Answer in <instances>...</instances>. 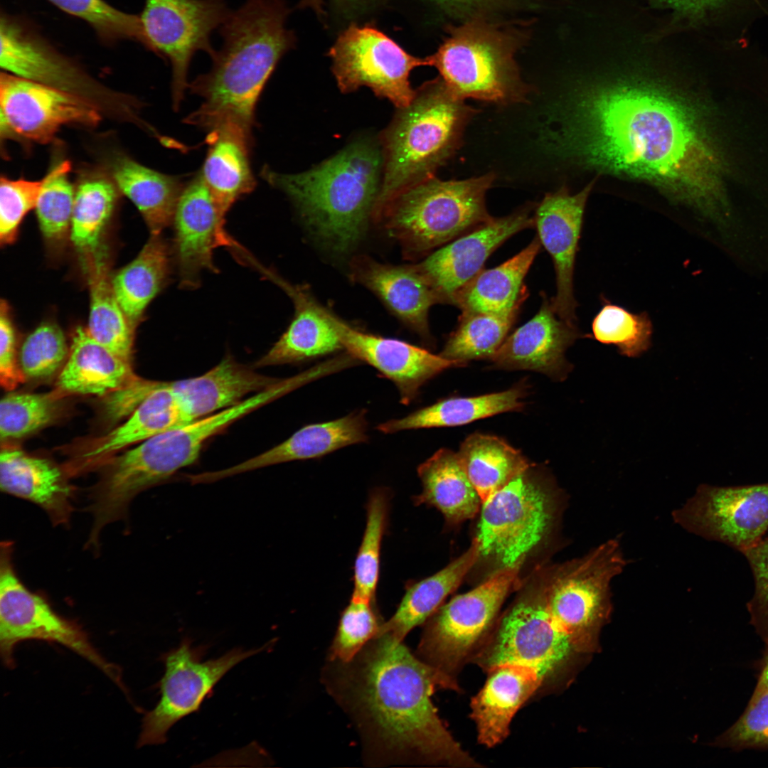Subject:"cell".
<instances>
[{
    "instance_id": "obj_3",
    "label": "cell",
    "mask_w": 768,
    "mask_h": 768,
    "mask_svg": "<svg viewBox=\"0 0 768 768\" xmlns=\"http://www.w3.org/2000/svg\"><path fill=\"white\" fill-rule=\"evenodd\" d=\"M282 0H246L219 28L210 70L189 85L202 99L184 122L206 131L234 127L251 136L260 95L294 38Z\"/></svg>"
},
{
    "instance_id": "obj_42",
    "label": "cell",
    "mask_w": 768,
    "mask_h": 768,
    "mask_svg": "<svg viewBox=\"0 0 768 768\" xmlns=\"http://www.w3.org/2000/svg\"><path fill=\"white\" fill-rule=\"evenodd\" d=\"M518 311L462 312L456 330L439 355L464 365L471 360L491 359L507 338Z\"/></svg>"
},
{
    "instance_id": "obj_55",
    "label": "cell",
    "mask_w": 768,
    "mask_h": 768,
    "mask_svg": "<svg viewBox=\"0 0 768 768\" xmlns=\"http://www.w3.org/2000/svg\"><path fill=\"white\" fill-rule=\"evenodd\" d=\"M26 377L17 364L14 329L7 304L1 301L0 309V382L6 390L15 389Z\"/></svg>"
},
{
    "instance_id": "obj_41",
    "label": "cell",
    "mask_w": 768,
    "mask_h": 768,
    "mask_svg": "<svg viewBox=\"0 0 768 768\" xmlns=\"http://www.w3.org/2000/svg\"><path fill=\"white\" fill-rule=\"evenodd\" d=\"M695 26H711L724 41L747 39L752 26L768 17V0H656Z\"/></svg>"
},
{
    "instance_id": "obj_53",
    "label": "cell",
    "mask_w": 768,
    "mask_h": 768,
    "mask_svg": "<svg viewBox=\"0 0 768 768\" xmlns=\"http://www.w3.org/2000/svg\"><path fill=\"white\" fill-rule=\"evenodd\" d=\"M754 580V592L747 604L750 622L768 645V538L742 553Z\"/></svg>"
},
{
    "instance_id": "obj_17",
    "label": "cell",
    "mask_w": 768,
    "mask_h": 768,
    "mask_svg": "<svg viewBox=\"0 0 768 768\" xmlns=\"http://www.w3.org/2000/svg\"><path fill=\"white\" fill-rule=\"evenodd\" d=\"M1 131L47 143L64 125H95L100 108L76 94L8 73L0 77Z\"/></svg>"
},
{
    "instance_id": "obj_20",
    "label": "cell",
    "mask_w": 768,
    "mask_h": 768,
    "mask_svg": "<svg viewBox=\"0 0 768 768\" xmlns=\"http://www.w3.org/2000/svg\"><path fill=\"white\" fill-rule=\"evenodd\" d=\"M0 19L2 70L76 94L98 107L101 85L23 20L4 12Z\"/></svg>"
},
{
    "instance_id": "obj_1",
    "label": "cell",
    "mask_w": 768,
    "mask_h": 768,
    "mask_svg": "<svg viewBox=\"0 0 768 768\" xmlns=\"http://www.w3.org/2000/svg\"><path fill=\"white\" fill-rule=\"evenodd\" d=\"M587 91L565 111L556 137L561 149L648 180L710 218L727 215L724 158L689 100L641 75Z\"/></svg>"
},
{
    "instance_id": "obj_18",
    "label": "cell",
    "mask_w": 768,
    "mask_h": 768,
    "mask_svg": "<svg viewBox=\"0 0 768 768\" xmlns=\"http://www.w3.org/2000/svg\"><path fill=\"white\" fill-rule=\"evenodd\" d=\"M534 227L530 207L486 222L432 252L416 264L441 299L452 304L455 294L481 270L491 255L506 240Z\"/></svg>"
},
{
    "instance_id": "obj_5",
    "label": "cell",
    "mask_w": 768,
    "mask_h": 768,
    "mask_svg": "<svg viewBox=\"0 0 768 768\" xmlns=\"http://www.w3.org/2000/svg\"><path fill=\"white\" fill-rule=\"evenodd\" d=\"M398 110L383 137V172L374 222L395 197L434 176L458 148L474 114L439 77L420 87L410 104Z\"/></svg>"
},
{
    "instance_id": "obj_6",
    "label": "cell",
    "mask_w": 768,
    "mask_h": 768,
    "mask_svg": "<svg viewBox=\"0 0 768 768\" xmlns=\"http://www.w3.org/2000/svg\"><path fill=\"white\" fill-rule=\"evenodd\" d=\"M494 178L492 173L459 181L432 176L395 197L376 223L405 257L427 255L492 218L485 198Z\"/></svg>"
},
{
    "instance_id": "obj_51",
    "label": "cell",
    "mask_w": 768,
    "mask_h": 768,
    "mask_svg": "<svg viewBox=\"0 0 768 768\" xmlns=\"http://www.w3.org/2000/svg\"><path fill=\"white\" fill-rule=\"evenodd\" d=\"M714 744L735 751L768 750V688L761 682L757 681L743 713Z\"/></svg>"
},
{
    "instance_id": "obj_33",
    "label": "cell",
    "mask_w": 768,
    "mask_h": 768,
    "mask_svg": "<svg viewBox=\"0 0 768 768\" xmlns=\"http://www.w3.org/2000/svg\"><path fill=\"white\" fill-rule=\"evenodd\" d=\"M209 148L200 175L225 215L240 198L255 186L250 150L252 137L233 127L210 132Z\"/></svg>"
},
{
    "instance_id": "obj_39",
    "label": "cell",
    "mask_w": 768,
    "mask_h": 768,
    "mask_svg": "<svg viewBox=\"0 0 768 768\" xmlns=\"http://www.w3.org/2000/svg\"><path fill=\"white\" fill-rule=\"evenodd\" d=\"M169 256L165 241L151 235L136 258L112 278L116 298L134 331L168 279Z\"/></svg>"
},
{
    "instance_id": "obj_52",
    "label": "cell",
    "mask_w": 768,
    "mask_h": 768,
    "mask_svg": "<svg viewBox=\"0 0 768 768\" xmlns=\"http://www.w3.org/2000/svg\"><path fill=\"white\" fill-rule=\"evenodd\" d=\"M44 179L30 181L1 177L0 183V240L9 244L26 214L36 207Z\"/></svg>"
},
{
    "instance_id": "obj_32",
    "label": "cell",
    "mask_w": 768,
    "mask_h": 768,
    "mask_svg": "<svg viewBox=\"0 0 768 768\" xmlns=\"http://www.w3.org/2000/svg\"><path fill=\"white\" fill-rule=\"evenodd\" d=\"M135 375L132 363L118 357L97 341L87 329L80 326L73 335L68 360L55 388L67 395L103 397Z\"/></svg>"
},
{
    "instance_id": "obj_28",
    "label": "cell",
    "mask_w": 768,
    "mask_h": 768,
    "mask_svg": "<svg viewBox=\"0 0 768 768\" xmlns=\"http://www.w3.org/2000/svg\"><path fill=\"white\" fill-rule=\"evenodd\" d=\"M65 469L42 457L5 445L0 454V488L42 508L55 525L67 524L72 511L73 488Z\"/></svg>"
},
{
    "instance_id": "obj_7",
    "label": "cell",
    "mask_w": 768,
    "mask_h": 768,
    "mask_svg": "<svg viewBox=\"0 0 768 768\" xmlns=\"http://www.w3.org/2000/svg\"><path fill=\"white\" fill-rule=\"evenodd\" d=\"M511 33L480 19L449 28V35L429 56L439 78L457 97L507 104L523 102L528 92L514 55Z\"/></svg>"
},
{
    "instance_id": "obj_9",
    "label": "cell",
    "mask_w": 768,
    "mask_h": 768,
    "mask_svg": "<svg viewBox=\"0 0 768 768\" xmlns=\"http://www.w3.org/2000/svg\"><path fill=\"white\" fill-rule=\"evenodd\" d=\"M626 561L620 541L608 540L558 567L543 587L548 608L575 648L585 644L611 610V583Z\"/></svg>"
},
{
    "instance_id": "obj_29",
    "label": "cell",
    "mask_w": 768,
    "mask_h": 768,
    "mask_svg": "<svg viewBox=\"0 0 768 768\" xmlns=\"http://www.w3.org/2000/svg\"><path fill=\"white\" fill-rule=\"evenodd\" d=\"M487 680L471 703L479 742L491 747L505 740L511 722L521 705L545 680L535 668L503 663L486 671Z\"/></svg>"
},
{
    "instance_id": "obj_21",
    "label": "cell",
    "mask_w": 768,
    "mask_h": 768,
    "mask_svg": "<svg viewBox=\"0 0 768 768\" xmlns=\"http://www.w3.org/2000/svg\"><path fill=\"white\" fill-rule=\"evenodd\" d=\"M328 314L343 348L392 380L402 404L410 403L421 386L436 375L447 368L464 366L407 342L360 331L329 309Z\"/></svg>"
},
{
    "instance_id": "obj_37",
    "label": "cell",
    "mask_w": 768,
    "mask_h": 768,
    "mask_svg": "<svg viewBox=\"0 0 768 768\" xmlns=\"http://www.w3.org/2000/svg\"><path fill=\"white\" fill-rule=\"evenodd\" d=\"M90 292L87 331L99 343L132 363L134 330L114 294L105 255L98 248L84 255Z\"/></svg>"
},
{
    "instance_id": "obj_4",
    "label": "cell",
    "mask_w": 768,
    "mask_h": 768,
    "mask_svg": "<svg viewBox=\"0 0 768 768\" xmlns=\"http://www.w3.org/2000/svg\"><path fill=\"white\" fill-rule=\"evenodd\" d=\"M383 164V150L363 137L308 171L288 174L265 166L261 176L291 199L319 239L341 253L357 244L371 219Z\"/></svg>"
},
{
    "instance_id": "obj_24",
    "label": "cell",
    "mask_w": 768,
    "mask_h": 768,
    "mask_svg": "<svg viewBox=\"0 0 768 768\" xmlns=\"http://www.w3.org/2000/svg\"><path fill=\"white\" fill-rule=\"evenodd\" d=\"M190 422L170 382H164L119 426L77 445L63 468L74 475L101 466L120 450Z\"/></svg>"
},
{
    "instance_id": "obj_44",
    "label": "cell",
    "mask_w": 768,
    "mask_h": 768,
    "mask_svg": "<svg viewBox=\"0 0 768 768\" xmlns=\"http://www.w3.org/2000/svg\"><path fill=\"white\" fill-rule=\"evenodd\" d=\"M390 494L388 489L372 490L366 505V523L353 566L352 595L375 600L380 553L386 533Z\"/></svg>"
},
{
    "instance_id": "obj_58",
    "label": "cell",
    "mask_w": 768,
    "mask_h": 768,
    "mask_svg": "<svg viewBox=\"0 0 768 768\" xmlns=\"http://www.w3.org/2000/svg\"><path fill=\"white\" fill-rule=\"evenodd\" d=\"M346 1H358V0H346Z\"/></svg>"
},
{
    "instance_id": "obj_35",
    "label": "cell",
    "mask_w": 768,
    "mask_h": 768,
    "mask_svg": "<svg viewBox=\"0 0 768 768\" xmlns=\"http://www.w3.org/2000/svg\"><path fill=\"white\" fill-rule=\"evenodd\" d=\"M479 559V547L474 539L468 550L445 567L420 581L409 582L395 612L383 623L378 634L402 641L413 628L437 612Z\"/></svg>"
},
{
    "instance_id": "obj_14",
    "label": "cell",
    "mask_w": 768,
    "mask_h": 768,
    "mask_svg": "<svg viewBox=\"0 0 768 768\" xmlns=\"http://www.w3.org/2000/svg\"><path fill=\"white\" fill-rule=\"evenodd\" d=\"M231 649L223 656L202 661L201 649L185 638L176 649L164 654L165 671L159 682L160 699L143 719L138 747L163 744L169 730L183 718L198 711L218 682L235 665L270 648Z\"/></svg>"
},
{
    "instance_id": "obj_47",
    "label": "cell",
    "mask_w": 768,
    "mask_h": 768,
    "mask_svg": "<svg viewBox=\"0 0 768 768\" xmlns=\"http://www.w3.org/2000/svg\"><path fill=\"white\" fill-rule=\"evenodd\" d=\"M70 164H57L43 178L36 204L40 228L52 241L63 239L71 227L75 192L69 180Z\"/></svg>"
},
{
    "instance_id": "obj_36",
    "label": "cell",
    "mask_w": 768,
    "mask_h": 768,
    "mask_svg": "<svg viewBox=\"0 0 768 768\" xmlns=\"http://www.w3.org/2000/svg\"><path fill=\"white\" fill-rule=\"evenodd\" d=\"M117 187L138 208L151 235H158L174 220L186 186L181 177L166 175L127 157L113 165Z\"/></svg>"
},
{
    "instance_id": "obj_11",
    "label": "cell",
    "mask_w": 768,
    "mask_h": 768,
    "mask_svg": "<svg viewBox=\"0 0 768 768\" xmlns=\"http://www.w3.org/2000/svg\"><path fill=\"white\" fill-rule=\"evenodd\" d=\"M521 566L498 569L474 589L441 606L420 641L422 660L448 674L459 668L489 631Z\"/></svg>"
},
{
    "instance_id": "obj_12",
    "label": "cell",
    "mask_w": 768,
    "mask_h": 768,
    "mask_svg": "<svg viewBox=\"0 0 768 768\" xmlns=\"http://www.w3.org/2000/svg\"><path fill=\"white\" fill-rule=\"evenodd\" d=\"M230 13L225 0H145L139 14L144 46L170 64L175 109L188 87L192 58L199 51L214 53L211 36Z\"/></svg>"
},
{
    "instance_id": "obj_30",
    "label": "cell",
    "mask_w": 768,
    "mask_h": 768,
    "mask_svg": "<svg viewBox=\"0 0 768 768\" xmlns=\"http://www.w3.org/2000/svg\"><path fill=\"white\" fill-rule=\"evenodd\" d=\"M279 380L259 373L227 356L203 375L170 382V386L193 421L233 407L249 394L265 390Z\"/></svg>"
},
{
    "instance_id": "obj_31",
    "label": "cell",
    "mask_w": 768,
    "mask_h": 768,
    "mask_svg": "<svg viewBox=\"0 0 768 768\" xmlns=\"http://www.w3.org/2000/svg\"><path fill=\"white\" fill-rule=\"evenodd\" d=\"M542 245L536 235L521 252L501 265L483 269L454 296L462 312L506 314L519 310L528 296L524 279Z\"/></svg>"
},
{
    "instance_id": "obj_56",
    "label": "cell",
    "mask_w": 768,
    "mask_h": 768,
    "mask_svg": "<svg viewBox=\"0 0 768 768\" xmlns=\"http://www.w3.org/2000/svg\"><path fill=\"white\" fill-rule=\"evenodd\" d=\"M444 9L459 15L474 14L495 6L500 0H434Z\"/></svg>"
},
{
    "instance_id": "obj_46",
    "label": "cell",
    "mask_w": 768,
    "mask_h": 768,
    "mask_svg": "<svg viewBox=\"0 0 768 768\" xmlns=\"http://www.w3.org/2000/svg\"><path fill=\"white\" fill-rule=\"evenodd\" d=\"M592 332L596 341L614 345L622 355L635 358L649 348L652 324L646 313L634 314L606 302L593 319Z\"/></svg>"
},
{
    "instance_id": "obj_16",
    "label": "cell",
    "mask_w": 768,
    "mask_h": 768,
    "mask_svg": "<svg viewBox=\"0 0 768 768\" xmlns=\"http://www.w3.org/2000/svg\"><path fill=\"white\" fill-rule=\"evenodd\" d=\"M672 517L688 532L743 553L761 540L768 529V483L701 484Z\"/></svg>"
},
{
    "instance_id": "obj_2",
    "label": "cell",
    "mask_w": 768,
    "mask_h": 768,
    "mask_svg": "<svg viewBox=\"0 0 768 768\" xmlns=\"http://www.w3.org/2000/svg\"><path fill=\"white\" fill-rule=\"evenodd\" d=\"M360 652L348 678L353 709L383 751L457 767L479 764L454 740L432 696L457 689L452 677L417 658L399 641L380 634ZM359 652V653H360Z\"/></svg>"
},
{
    "instance_id": "obj_26",
    "label": "cell",
    "mask_w": 768,
    "mask_h": 768,
    "mask_svg": "<svg viewBox=\"0 0 768 768\" xmlns=\"http://www.w3.org/2000/svg\"><path fill=\"white\" fill-rule=\"evenodd\" d=\"M366 430L364 410L334 420L308 425L260 454L219 471L192 474L191 479L193 484L213 483L272 465L321 457L344 447L366 442Z\"/></svg>"
},
{
    "instance_id": "obj_50",
    "label": "cell",
    "mask_w": 768,
    "mask_h": 768,
    "mask_svg": "<svg viewBox=\"0 0 768 768\" xmlns=\"http://www.w3.org/2000/svg\"><path fill=\"white\" fill-rule=\"evenodd\" d=\"M68 353L61 329L55 324H44L24 341L20 352V368L26 378L48 379L62 366Z\"/></svg>"
},
{
    "instance_id": "obj_45",
    "label": "cell",
    "mask_w": 768,
    "mask_h": 768,
    "mask_svg": "<svg viewBox=\"0 0 768 768\" xmlns=\"http://www.w3.org/2000/svg\"><path fill=\"white\" fill-rule=\"evenodd\" d=\"M68 396L58 388L43 393H9L0 402L1 441L21 439L49 425L63 411Z\"/></svg>"
},
{
    "instance_id": "obj_40",
    "label": "cell",
    "mask_w": 768,
    "mask_h": 768,
    "mask_svg": "<svg viewBox=\"0 0 768 768\" xmlns=\"http://www.w3.org/2000/svg\"><path fill=\"white\" fill-rule=\"evenodd\" d=\"M457 455L482 503L530 466L502 439L479 433L466 437Z\"/></svg>"
},
{
    "instance_id": "obj_8",
    "label": "cell",
    "mask_w": 768,
    "mask_h": 768,
    "mask_svg": "<svg viewBox=\"0 0 768 768\" xmlns=\"http://www.w3.org/2000/svg\"><path fill=\"white\" fill-rule=\"evenodd\" d=\"M533 468L530 465L481 504L474 540L479 558L491 560L498 569L522 565L552 529L554 496Z\"/></svg>"
},
{
    "instance_id": "obj_10",
    "label": "cell",
    "mask_w": 768,
    "mask_h": 768,
    "mask_svg": "<svg viewBox=\"0 0 768 768\" xmlns=\"http://www.w3.org/2000/svg\"><path fill=\"white\" fill-rule=\"evenodd\" d=\"M38 639L60 644L102 670L122 690L121 671L95 649L75 622L57 614L45 598L21 582L12 564V545L4 541L0 553V651L4 664L14 666L15 646Z\"/></svg>"
},
{
    "instance_id": "obj_34",
    "label": "cell",
    "mask_w": 768,
    "mask_h": 768,
    "mask_svg": "<svg viewBox=\"0 0 768 768\" xmlns=\"http://www.w3.org/2000/svg\"><path fill=\"white\" fill-rule=\"evenodd\" d=\"M422 491L414 497L417 505L439 510L450 523L474 518L480 511L481 499L470 481L457 453L441 449L417 469Z\"/></svg>"
},
{
    "instance_id": "obj_54",
    "label": "cell",
    "mask_w": 768,
    "mask_h": 768,
    "mask_svg": "<svg viewBox=\"0 0 768 768\" xmlns=\"http://www.w3.org/2000/svg\"><path fill=\"white\" fill-rule=\"evenodd\" d=\"M164 383L135 375L122 386L103 396L101 403L102 420L112 427L126 420Z\"/></svg>"
},
{
    "instance_id": "obj_48",
    "label": "cell",
    "mask_w": 768,
    "mask_h": 768,
    "mask_svg": "<svg viewBox=\"0 0 768 768\" xmlns=\"http://www.w3.org/2000/svg\"><path fill=\"white\" fill-rule=\"evenodd\" d=\"M67 14L81 18L106 44L131 40L144 46L139 14L125 13L105 0H48Z\"/></svg>"
},
{
    "instance_id": "obj_43",
    "label": "cell",
    "mask_w": 768,
    "mask_h": 768,
    "mask_svg": "<svg viewBox=\"0 0 768 768\" xmlns=\"http://www.w3.org/2000/svg\"><path fill=\"white\" fill-rule=\"evenodd\" d=\"M117 186L102 176L83 179L75 192L70 238L83 255L98 248L100 235L114 207Z\"/></svg>"
},
{
    "instance_id": "obj_49",
    "label": "cell",
    "mask_w": 768,
    "mask_h": 768,
    "mask_svg": "<svg viewBox=\"0 0 768 768\" xmlns=\"http://www.w3.org/2000/svg\"><path fill=\"white\" fill-rule=\"evenodd\" d=\"M382 624L375 600L352 595L339 619L330 649L331 660L341 663L352 661L378 635Z\"/></svg>"
},
{
    "instance_id": "obj_38",
    "label": "cell",
    "mask_w": 768,
    "mask_h": 768,
    "mask_svg": "<svg viewBox=\"0 0 768 768\" xmlns=\"http://www.w3.org/2000/svg\"><path fill=\"white\" fill-rule=\"evenodd\" d=\"M526 393L523 384L499 393L444 399L405 417L383 422L377 429L384 433H394L405 430L462 425L499 413L521 410Z\"/></svg>"
},
{
    "instance_id": "obj_57",
    "label": "cell",
    "mask_w": 768,
    "mask_h": 768,
    "mask_svg": "<svg viewBox=\"0 0 768 768\" xmlns=\"http://www.w3.org/2000/svg\"><path fill=\"white\" fill-rule=\"evenodd\" d=\"M758 681L761 682L767 688H768V645L766 646Z\"/></svg>"
},
{
    "instance_id": "obj_23",
    "label": "cell",
    "mask_w": 768,
    "mask_h": 768,
    "mask_svg": "<svg viewBox=\"0 0 768 768\" xmlns=\"http://www.w3.org/2000/svg\"><path fill=\"white\" fill-rule=\"evenodd\" d=\"M579 337L575 324L561 319L543 295L536 314L507 336L491 360L498 368L534 370L562 380L570 370L565 351Z\"/></svg>"
},
{
    "instance_id": "obj_27",
    "label": "cell",
    "mask_w": 768,
    "mask_h": 768,
    "mask_svg": "<svg viewBox=\"0 0 768 768\" xmlns=\"http://www.w3.org/2000/svg\"><path fill=\"white\" fill-rule=\"evenodd\" d=\"M267 274L292 299L294 315L278 341L256 362V367L297 363L343 349L329 309L307 288L291 284L273 272L267 271Z\"/></svg>"
},
{
    "instance_id": "obj_15",
    "label": "cell",
    "mask_w": 768,
    "mask_h": 768,
    "mask_svg": "<svg viewBox=\"0 0 768 768\" xmlns=\"http://www.w3.org/2000/svg\"><path fill=\"white\" fill-rule=\"evenodd\" d=\"M575 650L570 636L550 614L542 588L520 599L503 615L474 660L485 671L516 663L536 669L545 678Z\"/></svg>"
},
{
    "instance_id": "obj_19",
    "label": "cell",
    "mask_w": 768,
    "mask_h": 768,
    "mask_svg": "<svg viewBox=\"0 0 768 768\" xmlns=\"http://www.w3.org/2000/svg\"><path fill=\"white\" fill-rule=\"evenodd\" d=\"M225 215L200 174L186 184L174 216V252L180 286L193 289L203 271L216 272L213 250L234 246L224 230Z\"/></svg>"
},
{
    "instance_id": "obj_25",
    "label": "cell",
    "mask_w": 768,
    "mask_h": 768,
    "mask_svg": "<svg viewBox=\"0 0 768 768\" xmlns=\"http://www.w3.org/2000/svg\"><path fill=\"white\" fill-rule=\"evenodd\" d=\"M350 277L377 295L420 336L430 338L429 310L442 301L416 265H393L358 255L350 263Z\"/></svg>"
},
{
    "instance_id": "obj_13",
    "label": "cell",
    "mask_w": 768,
    "mask_h": 768,
    "mask_svg": "<svg viewBox=\"0 0 768 768\" xmlns=\"http://www.w3.org/2000/svg\"><path fill=\"white\" fill-rule=\"evenodd\" d=\"M330 57L342 92L366 86L398 109L409 105L415 95L409 80L411 71L430 65L428 57L413 56L376 28L356 25L340 35L330 50Z\"/></svg>"
},
{
    "instance_id": "obj_22",
    "label": "cell",
    "mask_w": 768,
    "mask_h": 768,
    "mask_svg": "<svg viewBox=\"0 0 768 768\" xmlns=\"http://www.w3.org/2000/svg\"><path fill=\"white\" fill-rule=\"evenodd\" d=\"M592 183L571 194L565 188L545 196L538 206L534 226L540 242L550 255L556 275V294L551 302L556 314L575 324L577 302L573 277L583 215Z\"/></svg>"
}]
</instances>
